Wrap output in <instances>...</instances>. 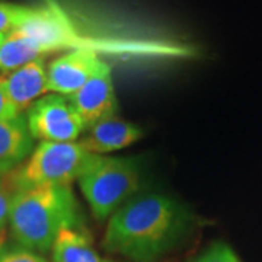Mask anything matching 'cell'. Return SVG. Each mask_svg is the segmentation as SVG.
Returning <instances> with one entry per match:
<instances>
[{"label": "cell", "mask_w": 262, "mask_h": 262, "mask_svg": "<svg viewBox=\"0 0 262 262\" xmlns=\"http://www.w3.org/2000/svg\"><path fill=\"white\" fill-rule=\"evenodd\" d=\"M28 128L34 140L50 143L77 141L86 130L67 96L47 94L27 111Z\"/></svg>", "instance_id": "5b68a950"}, {"label": "cell", "mask_w": 262, "mask_h": 262, "mask_svg": "<svg viewBox=\"0 0 262 262\" xmlns=\"http://www.w3.org/2000/svg\"><path fill=\"white\" fill-rule=\"evenodd\" d=\"M3 38H5V37H0V44H2V41H3Z\"/></svg>", "instance_id": "d6986e66"}, {"label": "cell", "mask_w": 262, "mask_h": 262, "mask_svg": "<svg viewBox=\"0 0 262 262\" xmlns=\"http://www.w3.org/2000/svg\"><path fill=\"white\" fill-rule=\"evenodd\" d=\"M34 10V6H24L0 0V37H6L19 28L32 16Z\"/></svg>", "instance_id": "4fadbf2b"}, {"label": "cell", "mask_w": 262, "mask_h": 262, "mask_svg": "<svg viewBox=\"0 0 262 262\" xmlns=\"http://www.w3.org/2000/svg\"><path fill=\"white\" fill-rule=\"evenodd\" d=\"M8 225L18 245L42 255L63 229L80 227V208L70 187L22 188L13 195Z\"/></svg>", "instance_id": "7a4b0ae2"}, {"label": "cell", "mask_w": 262, "mask_h": 262, "mask_svg": "<svg viewBox=\"0 0 262 262\" xmlns=\"http://www.w3.org/2000/svg\"><path fill=\"white\" fill-rule=\"evenodd\" d=\"M2 86L9 102L18 114H24L39 98L48 94L46 58H38L28 64L2 73Z\"/></svg>", "instance_id": "9c48e42d"}, {"label": "cell", "mask_w": 262, "mask_h": 262, "mask_svg": "<svg viewBox=\"0 0 262 262\" xmlns=\"http://www.w3.org/2000/svg\"><path fill=\"white\" fill-rule=\"evenodd\" d=\"M0 173H2V172H0Z\"/></svg>", "instance_id": "ffe728a7"}, {"label": "cell", "mask_w": 262, "mask_h": 262, "mask_svg": "<svg viewBox=\"0 0 262 262\" xmlns=\"http://www.w3.org/2000/svg\"><path fill=\"white\" fill-rule=\"evenodd\" d=\"M140 178L136 159L98 155L77 182L95 219L103 222L139 191Z\"/></svg>", "instance_id": "3957f363"}, {"label": "cell", "mask_w": 262, "mask_h": 262, "mask_svg": "<svg viewBox=\"0 0 262 262\" xmlns=\"http://www.w3.org/2000/svg\"><path fill=\"white\" fill-rule=\"evenodd\" d=\"M34 150V137L27 117L19 114L0 121V172L8 173L20 166Z\"/></svg>", "instance_id": "8fae6325"}, {"label": "cell", "mask_w": 262, "mask_h": 262, "mask_svg": "<svg viewBox=\"0 0 262 262\" xmlns=\"http://www.w3.org/2000/svg\"><path fill=\"white\" fill-rule=\"evenodd\" d=\"M15 31L27 39L37 58H46L60 50L83 48L77 46L72 25L56 8H35L32 16Z\"/></svg>", "instance_id": "8992f818"}, {"label": "cell", "mask_w": 262, "mask_h": 262, "mask_svg": "<svg viewBox=\"0 0 262 262\" xmlns=\"http://www.w3.org/2000/svg\"><path fill=\"white\" fill-rule=\"evenodd\" d=\"M188 213L162 194L131 198L110 219L103 245L134 261H150L170 249L185 232Z\"/></svg>", "instance_id": "6da1fadb"}, {"label": "cell", "mask_w": 262, "mask_h": 262, "mask_svg": "<svg viewBox=\"0 0 262 262\" xmlns=\"http://www.w3.org/2000/svg\"><path fill=\"white\" fill-rule=\"evenodd\" d=\"M67 98L86 128L96 122L115 117L118 102L114 89L111 66L105 63L88 83Z\"/></svg>", "instance_id": "ba28073f"}, {"label": "cell", "mask_w": 262, "mask_h": 262, "mask_svg": "<svg viewBox=\"0 0 262 262\" xmlns=\"http://www.w3.org/2000/svg\"><path fill=\"white\" fill-rule=\"evenodd\" d=\"M16 191L18 188L10 177V172L0 173V233L5 232V227L9 223L10 204Z\"/></svg>", "instance_id": "5bb4252c"}, {"label": "cell", "mask_w": 262, "mask_h": 262, "mask_svg": "<svg viewBox=\"0 0 262 262\" xmlns=\"http://www.w3.org/2000/svg\"><path fill=\"white\" fill-rule=\"evenodd\" d=\"M0 262H50L41 253L24 246H3L0 249Z\"/></svg>", "instance_id": "9a60e30c"}, {"label": "cell", "mask_w": 262, "mask_h": 262, "mask_svg": "<svg viewBox=\"0 0 262 262\" xmlns=\"http://www.w3.org/2000/svg\"><path fill=\"white\" fill-rule=\"evenodd\" d=\"M143 137V131L139 125L130 121L111 117L86 128L79 143L84 149L94 155L106 156L118 150L125 149Z\"/></svg>", "instance_id": "30bf717a"}, {"label": "cell", "mask_w": 262, "mask_h": 262, "mask_svg": "<svg viewBox=\"0 0 262 262\" xmlns=\"http://www.w3.org/2000/svg\"><path fill=\"white\" fill-rule=\"evenodd\" d=\"M98 155L84 149L79 141H41L20 166L10 172L18 189L39 185L70 187L79 181Z\"/></svg>", "instance_id": "277c9868"}, {"label": "cell", "mask_w": 262, "mask_h": 262, "mask_svg": "<svg viewBox=\"0 0 262 262\" xmlns=\"http://www.w3.org/2000/svg\"><path fill=\"white\" fill-rule=\"evenodd\" d=\"M106 61L91 47L76 48L54 58L47 66L48 94L70 96L88 83Z\"/></svg>", "instance_id": "52a82bcc"}, {"label": "cell", "mask_w": 262, "mask_h": 262, "mask_svg": "<svg viewBox=\"0 0 262 262\" xmlns=\"http://www.w3.org/2000/svg\"><path fill=\"white\" fill-rule=\"evenodd\" d=\"M195 262H242L229 245L217 242L211 245L206 252L200 255Z\"/></svg>", "instance_id": "2e32d148"}, {"label": "cell", "mask_w": 262, "mask_h": 262, "mask_svg": "<svg viewBox=\"0 0 262 262\" xmlns=\"http://www.w3.org/2000/svg\"><path fill=\"white\" fill-rule=\"evenodd\" d=\"M54 262H113L95 249L80 227L63 229L51 248Z\"/></svg>", "instance_id": "7c38bea8"}, {"label": "cell", "mask_w": 262, "mask_h": 262, "mask_svg": "<svg viewBox=\"0 0 262 262\" xmlns=\"http://www.w3.org/2000/svg\"><path fill=\"white\" fill-rule=\"evenodd\" d=\"M6 245V236H5V232L0 233V249Z\"/></svg>", "instance_id": "ac0fdd59"}, {"label": "cell", "mask_w": 262, "mask_h": 262, "mask_svg": "<svg viewBox=\"0 0 262 262\" xmlns=\"http://www.w3.org/2000/svg\"><path fill=\"white\" fill-rule=\"evenodd\" d=\"M16 115H19V114L15 111V108H13V106H12V103L9 102L8 96H6L5 91H3L2 79H0V121H3V120H9V118L16 117Z\"/></svg>", "instance_id": "e0dca14e"}]
</instances>
